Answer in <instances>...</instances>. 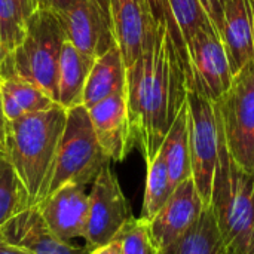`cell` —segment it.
Segmentation results:
<instances>
[{"mask_svg":"<svg viewBox=\"0 0 254 254\" xmlns=\"http://www.w3.org/2000/svg\"><path fill=\"white\" fill-rule=\"evenodd\" d=\"M131 217L129 204L109 164L98 173L89 192L86 246L95 249L113 241Z\"/></svg>","mask_w":254,"mask_h":254,"instance_id":"obj_9","label":"cell"},{"mask_svg":"<svg viewBox=\"0 0 254 254\" xmlns=\"http://www.w3.org/2000/svg\"><path fill=\"white\" fill-rule=\"evenodd\" d=\"M109 4L113 37L129 67L153 43L158 24L146 0H109Z\"/></svg>","mask_w":254,"mask_h":254,"instance_id":"obj_12","label":"cell"},{"mask_svg":"<svg viewBox=\"0 0 254 254\" xmlns=\"http://www.w3.org/2000/svg\"><path fill=\"white\" fill-rule=\"evenodd\" d=\"M188 97L185 64L167 25L158 24L153 43L127 67V104L134 146L150 162Z\"/></svg>","mask_w":254,"mask_h":254,"instance_id":"obj_1","label":"cell"},{"mask_svg":"<svg viewBox=\"0 0 254 254\" xmlns=\"http://www.w3.org/2000/svg\"><path fill=\"white\" fill-rule=\"evenodd\" d=\"M13 3L18 6V9L21 10L22 16H24L25 19L36 10V3H34V0H13Z\"/></svg>","mask_w":254,"mask_h":254,"instance_id":"obj_32","label":"cell"},{"mask_svg":"<svg viewBox=\"0 0 254 254\" xmlns=\"http://www.w3.org/2000/svg\"><path fill=\"white\" fill-rule=\"evenodd\" d=\"M0 254H30L25 250H22L21 247L7 243L6 240L0 238Z\"/></svg>","mask_w":254,"mask_h":254,"instance_id":"obj_33","label":"cell"},{"mask_svg":"<svg viewBox=\"0 0 254 254\" xmlns=\"http://www.w3.org/2000/svg\"><path fill=\"white\" fill-rule=\"evenodd\" d=\"M231 70L234 76L247 64L254 61L253 22L250 0H226L223 7V21L220 27Z\"/></svg>","mask_w":254,"mask_h":254,"instance_id":"obj_16","label":"cell"},{"mask_svg":"<svg viewBox=\"0 0 254 254\" xmlns=\"http://www.w3.org/2000/svg\"><path fill=\"white\" fill-rule=\"evenodd\" d=\"M73 0H34L36 3V10H51V12H60L65 9Z\"/></svg>","mask_w":254,"mask_h":254,"instance_id":"obj_29","label":"cell"},{"mask_svg":"<svg viewBox=\"0 0 254 254\" xmlns=\"http://www.w3.org/2000/svg\"><path fill=\"white\" fill-rule=\"evenodd\" d=\"M65 118L67 109L54 104L7 122L6 156L24 186L28 207L39 205L49 193Z\"/></svg>","mask_w":254,"mask_h":254,"instance_id":"obj_2","label":"cell"},{"mask_svg":"<svg viewBox=\"0 0 254 254\" xmlns=\"http://www.w3.org/2000/svg\"><path fill=\"white\" fill-rule=\"evenodd\" d=\"M3 112L7 122L24 115L51 109L55 103L39 85L15 73H7L0 79Z\"/></svg>","mask_w":254,"mask_h":254,"instance_id":"obj_19","label":"cell"},{"mask_svg":"<svg viewBox=\"0 0 254 254\" xmlns=\"http://www.w3.org/2000/svg\"><path fill=\"white\" fill-rule=\"evenodd\" d=\"M25 18L13 0H0V39L12 54L24 39Z\"/></svg>","mask_w":254,"mask_h":254,"instance_id":"obj_26","label":"cell"},{"mask_svg":"<svg viewBox=\"0 0 254 254\" xmlns=\"http://www.w3.org/2000/svg\"><path fill=\"white\" fill-rule=\"evenodd\" d=\"M252 1V6H254V0H250Z\"/></svg>","mask_w":254,"mask_h":254,"instance_id":"obj_38","label":"cell"},{"mask_svg":"<svg viewBox=\"0 0 254 254\" xmlns=\"http://www.w3.org/2000/svg\"><path fill=\"white\" fill-rule=\"evenodd\" d=\"M25 207H28V199L24 186L12 162L3 153L0 155V228Z\"/></svg>","mask_w":254,"mask_h":254,"instance_id":"obj_24","label":"cell"},{"mask_svg":"<svg viewBox=\"0 0 254 254\" xmlns=\"http://www.w3.org/2000/svg\"><path fill=\"white\" fill-rule=\"evenodd\" d=\"M94 61L77 51L71 42L64 40L57 73V103L60 106L71 109L82 104L85 83Z\"/></svg>","mask_w":254,"mask_h":254,"instance_id":"obj_18","label":"cell"},{"mask_svg":"<svg viewBox=\"0 0 254 254\" xmlns=\"http://www.w3.org/2000/svg\"><path fill=\"white\" fill-rule=\"evenodd\" d=\"M189 116V146L192 179L208 207L220 150V122L213 101L188 89L186 97Z\"/></svg>","mask_w":254,"mask_h":254,"instance_id":"obj_7","label":"cell"},{"mask_svg":"<svg viewBox=\"0 0 254 254\" xmlns=\"http://www.w3.org/2000/svg\"><path fill=\"white\" fill-rule=\"evenodd\" d=\"M174 30L180 43V55L186 73V43L201 27L211 24L199 0H167Z\"/></svg>","mask_w":254,"mask_h":254,"instance_id":"obj_23","label":"cell"},{"mask_svg":"<svg viewBox=\"0 0 254 254\" xmlns=\"http://www.w3.org/2000/svg\"><path fill=\"white\" fill-rule=\"evenodd\" d=\"M127 89V65L124 63L121 49L113 43L95 61L88 74L82 106L91 109L107 97Z\"/></svg>","mask_w":254,"mask_h":254,"instance_id":"obj_17","label":"cell"},{"mask_svg":"<svg viewBox=\"0 0 254 254\" xmlns=\"http://www.w3.org/2000/svg\"><path fill=\"white\" fill-rule=\"evenodd\" d=\"M146 165H147V176H146V188H144L143 208L140 217L150 222L159 213L164 204L168 201V198L174 190V186L170 180L165 159L161 150Z\"/></svg>","mask_w":254,"mask_h":254,"instance_id":"obj_22","label":"cell"},{"mask_svg":"<svg viewBox=\"0 0 254 254\" xmlns=\"http://www.w3.org/2000/svg\"><path fill=\"white\" fill-rule=\"evenodd\" d=\"M205 207L192 177L177 185L159 213L149 222L158 253L185 235L201 217Z\"/></svg>","mask_w":254,"mask_h":254,"instance_id":"obj_11","label":"cell"},{"mask_svg":"<svg viewBox=\"0 0 254 254\" xmlns=\"http://www.w3.org/2000/svg\"><path fill=\"white\" fill-rule=\"evenodd\" d=\"M147 1V6H149V10L152 13V18L155 19L156 24H162V25H167L168 31L171 33V37H173V42L180 54V43H179V39H177V34H176V30H174V24H173V19H171V15H170V10H168V4H167V0H146ZM182 57V55H180Z\"/></svg>","mask_w":254,"mask_h":254,"instance_id":"obj_27","label":"cell"},{"mask_svg":"<svg viewBox=\"0 0 254 254\" xmlns=\"http://www.w3.org/2000/svg\"><path fill=\"white\" fill-rule=\"evenodd\" d=\"M64 36L83 55L97 60L115 42L112 22L94 0H73L55 12Z\"/></svg>","mask_w":254,"mask_h":254,"instance_id":"obj_10","label":"cell"},{"mask_svg":"<svg viewBox=\"0 0 254 254\" xmlns=\"http://www.w3.org/2000/svg\"><path fill=\"white\" fill-rule=\"evenodd\" d=\"M6 129H7V119L3 112V101H1V89H0V149L6 153Z\"/></svg>","mask_w":254,"mask_h":254,"instance_id":"obj_31","label":"cell"},{"mask_svg":"<svg viewBox=\"0 0 254 254\" xmlns=\"http://www.w3.org/2000/svg\"><path fill=\"white\" fill-rule=\"evenodd\" d=\"M252 22H253V51H254V6H252Z\"/></svg>","mask_w":254,"mask_h":254,"instance_id":"obj_36","label":"cell"},{"mask_svg":"<svg viewBox=\"0 0 254 254\" xmlns=\"http://www.w3.org/2000/svg\"><path fill=\"white\" fill-rule=\"evenodd\" d=\"M0 238L30 254H89L92 250L60 240L46 225L37 205L22 208L7 220L0 228Z\"/></svg>","mask_w":254,"mask_h":254,"instance_id":"obj_15","label":"cell"},{"mask_svg":"<svg viewBox=\"0 0 254 254\" xmlns=\"http://www.w3.org/2000/svg\"><path fill=\"white\" fill-rule=\"evenodd\" d=\"M109 164L92 129L88 109L82 104L67 109L49 193L67 183L86 186Z\"/></svg>","mask_w":254,"mask_h":254,"instance_id":"obj_5","label":"cell"},{"mask_svg":"<svg viewBox=\"0 0 254 254\" xmlns=\"http://www.w3.org/2000/svg\"><path fill=\"white\" fill-rule=\"evenodd\" d=\"M188 89L219 101L231 88L234 73L223 42L213 24L196 30L186 43Z\"/></svg>","mask_w":254,"mask_h":254,"instance_id":"obj_8","label":"cell"},{"mask_svg":"<svg viewBox=\"0 0 254 254\" xmlns=\"http://www.w3.org/2000/svg\"><path fill=\"white\" fill-rule=\"evenodd\" d=\"M162 156L168 170L170 180L176 188L186 179L192 177L190 146H189V116L188 104L185 103L177 113L162 146Z\"/></svg>","mask_w":254,"mask_h":254,"instance_id":"obj_20","label":"cell"},{"mask_svg":"<svg viewBox=\"0 0 254 254\" xmlns=\"http://www.w3.org/2000/svg\"><path fill=\"white\" fill-rule=\"evenodd\" d=\"M228 252H229V250H228ZM228 254H232V253H231V252H229V253H228Z\"/></svg>","mask_w":254,"mask_h":254,"instance_id":"obj_39","label":"cell"},{"mask_svg":"<svg viewBox=\"0 0 254 254\" xmlns=\"http://www.w3.org/2000/svg\"><path fill=\"white\" fill-rule=\"evenodd\" d=\"M210 207L226 249L232 254H254V173L234 161L222 127Z\"/></svg>","mask_w":254,"mask_h":254,"instance_id":"obj_3","label":"cell"},{"mask_svg":"<svg viewBox=\"0 0 254 254\" xmlns=\"http://www.w3.org/2000/svg\"><path fill=\"white\" fill-rule=\"evenodd\" d=\"M211 207H205L196 223L159 254H228Z\"/></svg>","mask_w":254,"mask_h":254,"instance_id":"obj_21","label":"cell"},{"mask_svg":"<svg viewBox=\"0 0 254 254\" xmlns=\"http://www.w3.org/2000/svg\"><path fill=\"white\" fill-rule=\"evenodd\" d=\"M199 1L204 7L205 13L208 15L211 24L214 25V28L219 33L220 27H222V21H223V7H225L226 0H199Z\"/></svg>","mask_w":254,"mask_h":254,"instance_id":"obj_28","label":"cell"},{"mask_svg":"<svg viewBox=\"0 0 254 254\" xmlns=\"http://www.w3.org/2000/svg\"><path fill=\"white\" fill-rule=\"evenodd\" d=\"M115 240H118L122 254H159L152 240L149 220L143 217L132 216Z\"/></svg>","mask_w":254,"mask_h":254,"instance_id":"obj_25","label":"cell"},{"mask_svg":"<svg viewBox=\"0 0 254 254\" xmlns=\"http://www.w3.org/2000/svg\"><path fill=\"white\" fill-rule=\"evenodd\" d=\"M9 57H10V52L7 51V48L4 46V43H3L1 39H0V79H1L3 74H4V70H6Z\"/></svg>","mask_w":254,"mask_h":254,"instance_id":"obj_34","label":"cell"},{"mask_svg":"<svg viewBox=\"0 0 254 254\" xmlns=\"http://www.w3.org/2000/svg\"><path fill=\"white\" fill-rule=\"evenodd\" d=\"M85 188L76 183L63 185L37 205L49 229L63 241L85 238L89 213V193Z\"/></svg>","mask_w":254,"mask_h":254,"instance_id":"obj_13","label":"cell"},{"mask_svg":"<svg viewBox=\"0 0 254 254\" xmlns=\"http://www.w3.org/2000/svg\"><path fill=\"white\" fill-rule=\"evenodd\" d=\"M95 137L110 162H122L134 147L127 89L88 109Z\"/></svg>","mask_w":254,"mask_h":254,"instance_id":"obj_14","label":"cell"},{"mask_svg":"<svg viewBox=\"0 0 254 254\" xmlns=\"http://www.w3.org/2000/svg\"><path fill=\"white\" fill-rule=\"evenodd\" d=\"M97 3V6L101 9V12L110 19V4H109V0H94ZM112 22V21H110Z\"/></svg>","mask_w":254,"mask_h":254,"instance_id":"obj_35","label":"cell"},{"mask_svg":"<svg viewBox=\"0 0 254 254\" xmlns=\"http://www.w3.org/2000/svg\"><path fill=\"white\" fill-rule=\"evenodd\" d=\"M65 36L55 12L34 10L25 19L24 39L4 70L39 85L57 103V73Z\"/></svg>","mask_w":254,"mask_h":254,"instance_id":"obj_4","label":"cell"},{"mask_svg":"<svg viewBox=\"0 0 254 254\" xmlns=\"http://www.w3.org/2000/svg\"><path fill=\"white\" fill-rule=\"evenodd\" d=\"M214 106L231 156L254 173V61L234 76L229 91Z\"/></svg>","mask_w":254,"mask_h":254,"instance_id":"obj_6","label":"cell"},{"mask_svg":"<svg viewBox=\"0 0 254 254\" xmlns=\"http://www.w3.org/2000/svg\"><path fill=\"white\" fill-rule=\"evenodd\" d=\"M3 153H4V152H3V150H1V149H0V155H3Z\"/></svg>","mask_w":254,"mask_h":254,"instance_id":"obj_37","label":"cell"},{"mask_svg":"<svg viewBox=\"0 0 254 254\" xmlns=\"http://www.w3.org/2000/svg\"><path fill=\"white\" fill-rule=\"evenodd\" d=\"M89 254H122V250H121V246L118 243V240H113L104 246H100V247H95L91 250Z\"/></svg>","mask_w":254,"mask_h":254,"instance_id":"obj_30","label":"cell"}]
</instances>
